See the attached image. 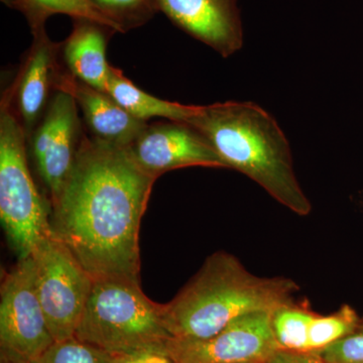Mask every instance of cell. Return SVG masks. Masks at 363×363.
Returning a JSON list of instances; mask_svg holds the SVG:
<instances>
[{"label":"cell","mask_w":363,"mask_h":363,"mask_svg":"<svg viewBox=\"0 0 363 363\" xmlns=\"http://www.w3.org/2000/svg\"><path fill=\"white\" fill-rule=\"evenodd\" d=\"M238 0H157L159 11L173 25L204 43L223 58L243 45Z\"/></svg>","instance_id":"7c38bea8"},{"label":"cell","mask_w":363,"mask_h":363,"mask_svg":"<svg viewBox=\"0 0 363 363\" xmlns=\"http://www.w3.org/2000/svg\"><path fill=\"white\" fill-rule=\"evenodd\" d=\"M26 135L9 101L0 104V219L18 259L33 255L52 230L47 202L38 191L26 157Z\"/></svg>","instance_id":"5b68a950"},{"label":"cell","mask_w":363,"mask_h":363,"mask_svg":"<svg viewBox=\"0 0 363 363\" xmlns=\"http://www.w3.org/2000/svg\"><path fill=\"white\" fill-rule=\"evenodd\" d=\"M111 26L88 18H74L73 30L62 43L67 71L85 84L106 92L111 65L106 60V48L112 35Z\"/></svg>","instance_id":"5bb4252c"},{"label":"cell","mask_w":363,"mask_h":363,"mask_svg":"<svg viewBox=\"0 0 363 363\" xmlns=\"http://www.w3.org/2000/svg\"><path fill=\"white\" fill-rule=\"evenodd\" d=\"M55 342L37 288L33 255L18 259L0 289V348L32 362Z\"/></svg>","instance_id":"52a82bcc"},{"label":"cell","mask_w":363,"mask_h":363,"mask_svg":"<svg viewBox=\"0 0 363 363\" xmlns=\"http://www.w3.org/2000/svg\"><path fill=\"white\" fill-rule=\"evenodd\" d=\"M33 40L25 61L6 98L18 118L26 138L32 136L55 91V79L60 68L62 43L50 39L45 28L33 33Z\"/></svg>","instance_id":"8fae6325"},{"label":"cell","mask_w":363,"mask_h":363,"mask_svg":"<svg viewBox=\"0 0 363 363\" xmlns=\"http://www.w3.org/2000/svg\"><path fill=\"white\" fill-rule=\"evenodd\" d=\"M83 133L70 93L55 91L30 136L32 152L51 205L58 200L75 164Z\"/></svg>","instance_id":"ba28073f"},{"label":"cell","mask_w":363,"mask_h":363,"mask_svg":"<svg viewBox=\"0 0 363 363\" xmlns=\"http://www.w3.org/2000/svg\"><path fill=\"white\" fill-rule=\"evenodd\" d=\"M37 288L55 341L75 336L92 289V276L52 229L33 252Z\"/></svg>","instance_id":"8992f818"},{"label":"cell","mask_w":363,"mask_h":363,"mask_svg":"<svg viewBox=\"0 0 363 363\" xmlns=\"http://www.w3.org/2000/svg\"><path fill=\"white\" fill-rule=\"evenodd\" d=\"M298 291L292 279L255 276L234 255L217 252L164 304V325L173 339L203 340L245 315L292 305Z\"/></svg>","instance_id":"3957f363"},{"label":"cell","mask_w":363,"mask_h":363,"mask_svg":"<svg viewBox=\"0 0 363 363\" xmlns=\"http://www.w3.org/2000/svg\"><path fill=\"white\" fill-rule=\"evenodd\" d=\"M359 324L357 313L347 305L329 316L313 313L308 328V352H321L339 339L352 333Z\"/></svg>","instance_id":"e0dca14e"},{"label":"cell","mask_w":363,"mask_h":363,"mask_svg":"<svg viewBox=\"0 0 363 363\" xmlns=\"http://www.w3.org/2000/svg\"><path fill=\"white\" fill-rule=\"evenodd\" d=\"M313 313L288 305L272 315L274 337L283 350L308 352V327Z\"/></svg>","instance_id":"d6986e66"},{"label":"cell","mask_w":363,"mask_h":363,"mask_svg":"<svg viewBox=\"0 0 363 363\" xmlns=\"http://www.w3.org/2000/svg\"><path fill=\"white\" fill-rule=\"evenodd\" d=\"M124 33L149 23L157 13V0H86Z\"/></svg>","instance_id":"ac0fdd59"},{"label":"cell","mask_w":363,"mask_h":363,"mask_svg":"<svg viewBox=\"0 0 363 363\" xmlns=\"http://www.w3.org/2000/svg\"><path fill=\"white\" fill-rule=\"evenodd\" d=\"M6 6L23 14L32 33L45 28L48 18L56 14H65L72 18H88L111 26L113 23L102 16L86 0H1Z\"/></svg>","instance_id":"2e32d148"},{"label":"cell","mask_w":363,"mask_h":363,"mask_svg":"<svg viewBox=\"0 0 363 363\" xmlns=\"http://www.w3.org/2000/svg\"><path fill=\"white\" fill-rule=\"evenodd\" d=\"M262 363H326L319 352H301L279 348Z\"/></svg>","instance_id":"603a6c76"},{"label":"cell","mask_w":363,"mask_h":363,"mask_svg":"<svg viewBox=\"0 0 363 363\" xmlns=\"http://www.w3.org/2000/svg\"><path fill=\"white\" fill-rule=\"evenodd\" d=\"M65 91L82 111L92 138L119 147H128L147 123L128 113L107 92L85 84L60 66L55 91Z\"/></svg>","instance_id":"4fadbf2b"},{"label":"cell","mask_w":363,"mask_h":363,"mask_svg":"<svg viewBox=\"0 0 363 363\" xmlns=\"http://www.w3.org/2000/svg\"><path fill=\"white\" fill-rule=\"evenodd\" d=\"M0 363H30V362L21 357L18 353L0 348Z\"/></svg>","instance_id":"cb8c5ba5"},{"label":"cell","mask_w":363,"mask_h":363,"mask_svg":"<svg viewBox=\"0 0 363 363\" xmlns=\"http://www.w3.org/2000/svg\"><path fill=\"white\" fill-rule=\"evenodd\" d=\"M157 178L128 147L83 133L75 164L52 205V231L93 279H140V228Z\"/></svg>","instance_id":"6da1fadb"},{"label":"cell","mask_w":363,"mask_h":363,"mask_svg":"<svg viewBox=\"0 0 363 363\" xmlns=\"http://www.w3.org/2000/svg\"><path fill=\"white\" fill-rule=\"evenodd\" d=\"M113 363H175L164 348H152L114 357Z\"/></svg>","instance_id":"7402d4cb"},{"label":"cell","mask_w":363,"mask_h":363,"mask_svg":"<svg viewBox=\"0 0 363 363\" xmlns=\"http://www.w3.org/2000/svg\"><path fill=\"white\" fill-rule=\"evenodd\" d=\"M106 92L128 113L145 123L154 117L187 123L199 107L160 99L149 94L133 84L123 75V71L113 66H111Z\"/></svg>","instance_id":"9a60e30c"},{"label":"cell","mask_w":363,"mask_h":363,"mask_svg":"<svg viewBox=\"0 0 363 363\" xmlns=\"http://www.w3.org/2000/svg\"><path fill=\"white\" fill-rule=\"evenodd\" d=\"M111 355L164 348L172 337L164 304L145 296L140 279L102 278L92 289L75 336Z\"/></svg>","instance_id":"277c9868"},{"label":"cell","mask_w":363,"mask_h":363,"mask_svg":"<svg viewBox=\"0 0 363 363\" xmlns=\"http://www.w3.org/2000/svg\"><path fill=\"white\" fill-rule=\"evenodd\" d=\"M186 123L206 138L227 168L247 175L294 213H311L285 133L259 105L227 101L199 106Z\"/></svg>","instance_id":"7a4b0ae2"},{"label":"cell","mask_w":363,"mask_h":363,"mask_svg":"<svg viewBox=\"0 0 363 363\" xmlns=\"http://www.w3.org/2000/svg\"><path fill=\"white\" fill-rule=\"evenodd\" d=\"M114 355L76 337L55 341L30 363H113Z\"/></svg>","instance_id":"ffe728a7"},{"label":"cell","mask_w":363,"mask_h":363,"mask_svg":"<svg viewBox=\"0 0 363 363\" xmlns=\"http://www.w3.org/2000/svg\"><path fill=\"white\" fill-rule=\"evenodd\" d=\"M128 150L136 164L157 179L186 167L228 169L206 138L181 121L147 124Z\"/></svg>","instance_id":"30bf717a"},{"label":"cell","mask_w":363,"mask_h":363,"mask_svg":"<svg viewBox=\"0 0 363 363\" xmlns=\"http://www.w3.org/2000/svg\"><path fill=\"white\" fill-rule=\"evenodd\" d=\"M271 313L238 318L212 337L203 340L171 339L166 350L175 363H262L279 350Z\"/></svg>","instance_id":"9c48e42d"},{"label":"cell","mask_w":363,"mask_h":363,"mask_svg":"<svg viewBox=\"0 0 363 363\" xmlns=\"http://www.w3.org/2000/svg\"><path fill=\"white\" fill-rule=\"evenodd\" d=\"M326 363H363V327L325 348L321 352Z\"/></svg>","instance_id":"44dd1931"}]
</instances>
